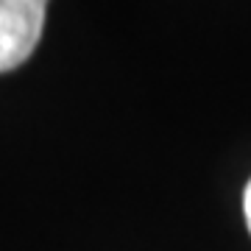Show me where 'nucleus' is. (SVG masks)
<instances>
[{"label": "nucleus", "mask_w": 251, "mask_h": 251, "mask_svg": "<svg viewBox=\"0 0 251 251\" xmlns=\"http://www.w3.org/2000/svg\"><path fill=\"white\" fill-rule=\"evenodd\" d=\"M48 6L42 0H0V73H9L34 53Z\"/></svg>", "instance_id": "1"}, {"label": "nucleus", "mask_w": 251, "mask_h": 251, "mask_svg": "<svg viewBox=\"0 0 251 251\" xmlns=\"http://www.w3.org/2000/svg\"><path fill=\"white\" fill-rule=\"evenodd\" d=\"M243 212H246V224H249V232H251V181L246 187V196H243Z\"/></svg>", "instance_id": "2"}]
</instances>
